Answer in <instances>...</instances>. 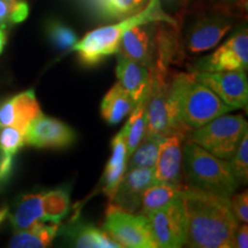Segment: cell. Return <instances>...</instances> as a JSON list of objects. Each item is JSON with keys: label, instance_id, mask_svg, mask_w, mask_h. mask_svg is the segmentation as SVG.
<instances>
[{"label": "cell", "instance_id": "cell-1", "mask_svg": "<svg viewBox=\"0 0 248 248\" xmlns=\"http://www.w3.org/2000/svg\"><path fill=\"white\" fill-rule=\"evenodd\" d=\"M182 198L186 215V246L234 247L239 222L232 213L229 198L187 187Z\"/></svg>", "mask_w": 248, "mask_h": 248}, {"label": "cell", "instance_id": "cell-2", "mask_svg": "<svg viewBox=\"0 0 248 248\" xmlns=\"http://www.w3.org/2000/svg\"><path fill=\"white\" fill-rule=\"evenodd\" d=\"M168 102L173 132L184 139L215 117L234 110L195 78L193 73L170 70Z\"/></svg>", "mask_w": 248, "mask_h": 248}, {"label": "cell", "instance_id": "cell-3", "mask_svg": "<svg viewBox=\"0 0 248 248\" xmlns=\"http://www.w3.org/2000/svg\"><path fill=\"white\" fill-rule=\"evenodd\" d=\"M146 22H167L178 27L173 18L161 11L157 0H148L147 5L139 13L122 18L120 22L99 27L90 31L71 47L78 54L79 61L85 66H95L107 57L119 52L123 33L130 28Z\"/></svg>", "mask_w": 248, "mask_h": 248}, {"label": "cell", "instance_id": "cell-4", "mask_svg": "<svg viewBox=\"0 0 248 248\" xmlns=\"http://www.w3.org/2000/svg\"><path fill=\"white\" fill-rule=\"evenodd\" d=\"M183 142V182L186 187L230 198L240 185L230 162L203 150L191 139L186 138Z\"/></svg>", "mask_w": 248, "mask_h": 248}, {"label": "cell", "instance_id": "cell-5", "mask_svg": "<svg viewBox=\"0 0 248 248\" xmlns=\"http://www.w3.org/2000/svg\"><path fill=\"white\" fill-rule=\"evenodd\" d=\"M237 18L208 9H194L179 33V51L185 57L210 51L232 30Z\"/></svg>", "mask_w": 248, "mask_h": 248}, {"label": "cell", "instance_id": "cell-6", "mask_svg": "<svg viewBox=\"0 0 248 248\" xmlns=\"http://www.w3.org/2000/svg\"><path fill=\"white\" fill-rule=\"evenodd\" d=\"M245 132L247 122L243 116L223 114L191 131L187 138L219 159L230 161Z\"/></svg>", "mask_w": 248, "mask_h": 248}, {"label": "cell", "instance_id": "cell-7", "mask_svg": "<svg viewBox=\"0 0 248 248\" xmlns=\"http://www.w3.org/2000/svg\"><path fill=\"white\" fill-rule=\"evenodd\" d=\"M104 230L108 235L125 248H156L150 221L142 214L125 212L110 204L107 209Z\"/></svg>", "mask_w": 248, "mask_h": 248}, {"label": "cell", "instance_id": "cell-8", "mask_svg": "<svg viewBox=\"0 0 248 248\" xmlns=\"http://www.w3.org/2000/svg\"><path fill=\"white\" fill-rule=\"evenodd\" d=\"M151 85L146 98V131L145 136L167 138L176 136L170 121L168 102L169 67L155 64L150 69Z\"/></svg>", "mask_w": 248, "mask_h": 248}, {"label": "cell", "instance_id": "cell-9", "mask_svg": "<svg viewBox=\"0 0 248 248\" xmlns=\"http://www.w3.org/2000/svg\"><path fill=\"white\" fill-rule=\"evenodd\" d=\"M145 216H147L150 221L152 233L157 247L178 248L184 246L186 215L182 197Z\"/></svg>", "mask_w": 248, "mask_h": 248}, {"label": "cell", "instance_id": "cell-10", "mask_svg": "<svg viewBox=\"0 0 248 248\" xmlns=\"http://www.w3.org/2000/svg\"><path fill=\"white\" fill-rule=\"evenodd\" d=\"M248 68L247 26H240L215 52L197 61L192 71L246 70Z\"/></svg>", "mask_w": 248, "mask_h": 248}, {"label": "cell", "instance_id": "cell-11", "mask_svg": "<svg viewBox=\"0 0 248 248\" xmlns=\"http://www.w3.org/2000/svg\"><path fill=\"white\" fill-rule=\"evenodd\" d=\"M195 78L212 90L233 109H247L248 82L246 70L192 71Z\"/></svg>", "mask_w": 248, "mask_h": 248}, {"label": "cell", "instance_id": "cell-12", "mask_svg": "<svg viewBox=\"0 0 248 248\" xmlns=\"http://www.w3.org/2000/svg\"><path fill=\"white\" fill-rule=\"evenodd\" d=\"M76 132L69 125L44 114L33 120L24 131L26 144L37 148H67L76 141Z\"/></svg>", "mask_w": 248, "mask_h": 248}, {"label": "cell", "instance_id": "cell-13", "mask_svg": "<svg viewBox=\"0 0 248 248\" xmlns=\"http://www.w3.org/2000/svg\"><path fill=\"white\" fill-rule=\"evenodd\" d=\"M156 51V22L140 23L123 33L119 53L152 69Z\"/></svg>", "mask_w": 248, "mask_h": 248}, {"label": "cell", "instance_id": "cell-14", "mask_svg": "<svg viewBox=\"0 0 248 248\" xmlns=\"http://www.w3.org/2000/svg\"><path fill=\"white\" fill-rule=\"evenodd\" d=\"M155 183L154 168L126 169L116 193L111 199L113 204L125 212L135 213L140 207L142 192Z\"/></svg>", "mask_w": 248, "mask_h": 248}, {"label": "cell", "instance_id": "cell-15", "mask_svg": "<svg viewBox=\"0 0 248 248\" xmlns=\"http://www.w3.org/2000/svg\"><path fill=\"white\" fill-rule=\"evenodd\" d=\"M183 141L184 138L179 136H170L161 141L154 166L156 183L185 185L182 179Z\"/></svg>", "mask_w": 248, "mask_h": 248}, {"label": "cell", "instance_id": "cell-16", "mask_svg": "<svg viewBox=\"0 0 248 248\" xmlns=\"http://www.w3.org/2000/svg\"><path fill=\"white\" fill-rule=\"evenodd\" d=\"M116 76L121 86L138 104L147 95L151 85V71L138 62L130 60L117 52Z\"/></svg>", "mask_w": 248, "mask_h": 248}, {"label": "cell", "instance_id": "cell-17", "mask_svg": "<svg viewBox=\"0 0 248 248\" xmlns=\"http://www.w3.org/2000/svg\"><path fill=\"white\" fill-rule=\"evenodd\" d=\"M60 223L45 224L38 221L30 228L22 231H16L9 241L8 246L13 248H44L48 247L57 237Z\"/></svg>", "mask_w": 248, "mask_h": 248}, {"label": "cell", "instance_id": "cell-18", "mask_svg": "<svg viewBox=\"0 0 248 248\" xmlns=\"http://www.w3.org/2000/svg\"><path fill=\"white\" fill-rule=\"evenodd\" d=\"M131 95L116 83L106 93L101 102V115L108 124H119L124 117L128 116L136 106Z\"/></svg>", "mask_w": 248, "mask_h": 248}, {"label": "cell", "instance_id": "cell-19", "mask_svg": "<svg viewBox=\"0 0 248 248\" xmlns=\"http://www.w3.org/2000/svg\"><path fill=\"white\" fill-rule=\"evenodd\" d=\"M8 216L15 232L26 230L38 221L43 222V193H29L21 197L14 212L8 213Z\"/></svg>", "mask_w": 248, "mask_h": 248}, {"label": "cell", "instance_id": "cell-20", "mask_svg": "<svg viewBox=\"0 0 248 248\" xmlns=\"http://www.w3.org/2000/svg\"><path fill=\"white\" fill-rule=\"evenodd\" d=\"M66 234L73 246L78 248H121L105 230L88 223H76L71 225Z\"/></svg>", "mask_w": 248, "mask_h": 248}, {"label": "cell", "instance_id": "cell-21", "mask_svg": "<svg viewBox=\"0 0 248 248\" xmlns=\"http://www.w3.org/2000/svg\"><path fill=\"white\" fill-rule=\"evenodd\" d=\"M186 188L185 185L171 184V183H155L148 186L142 192L140 207L142 215H147L151 212L161 208L164 204L182 197Z\"/></svg>", "mask_w": 248, "mask_h": 248}, {"label": "cell", "instance_id": "cell-22", "mask_svg": "<svg viewBox=\"0 0 248 248\" xmlns=\"http://www.w3.org/2000/svg\"><path fill=\"white\" fill-rule=\"evenodd\" d=\"M9 102H11L12 114L14 117L13 126L21 130L23 133L27 126L43 114L33 90L18 93L14 97L9 98Z\"/></svg>", "mask_w": 248, "mask_h": 248}, {"label": "cell", "instance_id": "cell-23", "mask_svg": "<svg viewBox=\"0 0 248 248\" xmlns=\"http://www.w3.org/2000/svg\"><path fill=\"white\" fill-rule=\"evenodd\" d=\"M70 210V194L67 187L43 192V222L60 223Z\"/></svg>", "mask_w": 248, "mask_h": 248}, {"label": "cell", "instance_id": "cell-24", "mask_svg": "<svg viewBox=\"0 0 248 248\" xmlns=\"http://www.w3.org/2000/svg\"><path fill=\"white\" fill-rule=\"evenodd\" d=\"M146 98L147 95H145L136 105L131 111V116L123 128L128 159L136 150V147L138 146L139 142L141 141V139L144 138L145 131H146Z\"/></svg>", "mask_w": 248, "mask_h": 248}, {"label": "cell", "instance_id": "cell-25", "mask_svg": "<svg viewBox=\"0 0 248 248\" xmlns=\"http://www.w3.org/2000/svg\"><path fill=\"white\" fill-rule=\"evenodd\" d=\"M97 11L105 17L122 20L139 13L148 0H91Z\"/></svg>", "mask_w": 248, "mask_h": 248}, {"label": "cell", "instance_id": "cell-26", "mask_svg": "<svg viewBox=\"0 0 248 248\" xmlns=\"http://www.w3.org/2000/svg\"><path fill=\"white\" fill-rule=\"evenodd\" d=\"M163 138L144 136L141 141L130 155L126 169L130 168H154L156 162L157 152Z\"/></svg>", "mask_w": 248, "mask_h": 248}, {"label": "cell", "instance_id": "cell-27", "mask_svg": "<svg viewBox=\"0 0 248 248\" xmlns=\"http://www.w3.org/2000/svg\"><path fill=\"white\" fill-rule=\"evenodd\" d=\"M248 0H198L194 9H208L234 18L246 17Z\"/></svg>", "mask_w": 248, "mask_h": 248}, {"label": "cell", "instance_id": "cell-28", "mask_svg": "<svg viewBox=\"0 0 248 248\" xmlns=\"http://www.w3.org/2000/svg\"><path fill=\"white\" fill-rule=\"evenodd\" d=\"M46 33L51 44L60 51L69 49L76 44L78 37L73 28L61 21H49L46 27Z\"/></svg>", "mask_w": 248, "mask_h": 248}, {"label": "cell", "instance_id": "cell-29", "mask_svg": "<svg viewBox=\"0 0 248 248\" xmlns=\"http://www.w3.org/2000/svg\"><path fill=\"white\" fill-rule=\"evenodd\" d=\"M30 8L26 0H0V24L13 26L27 20Z\"/></svg>", "mask_w": 248, "mask_h": 248}, {"label": "cell", "instance_id": "cell-30", "mask_svg": "<svg viewBox=\"0 0 248 248\" xmlns=\"http://www.w3.org/2000/svg\"><path fill=\"white\" fill-rule=\"evenodd\" d=\"M233 175L239 184H247L248 182V132H245L240 139L233 156L229 161Z\"/></svg>", "mask_w": 248, "mask_h": 248}, {"label": "cell", "instance_id": "cell-31", "mask_svg": "<svg viewBox=\"0 0 248 248\" xmlns=\"http://www.w3.org/2000/svg\"><path fill=\"white\" fill-rule=\"evenodd\" d=\"M24 145V133L21 130L14 126H0V152L15 155Z\"/></svg>", "mask_w": 248, "mask_h": 248}, {"label": "cell", "instance_id": "cell-32", "mask_svg": "<svg viewBox=\"0 0 248 248\" xmlns=\"http://www.w3.org/2000/svg\"><path fill=\"white\" fill-rule=\"evenodd\" d=\"M124 163H128V151H126L125 136H124L122 129L111 141V154L106 168H113V167L121 166Z\"/></svg>", "mask_w": 248, "mask_h": 248}, {"label": "cell", "instance_id": "cell-33", "mask_svg": "<svg viewBox=\"0 0 248 248\" xmlns=\"http://www.w3.org/2000/svg\"><path fill=\"white\" fill-rule=\"evenodd\" d=\"M157 1L161 11L179 23V21L182 22L185 14L187 13L188 5L191 4L192 0H157Z\"/></svg>", "mask_w": 248, "mask_h": 248}, {"label": "cell", "instance_id": "cell-34", "mask_svg": "<svg viewBox=\"0 0 248 248\" xmlns=\"http://www.w3.org/2000/svg\"><path fill=\"white\" fill-rule=\"evenodd\" d=\"M230 201V207L232 213L238 219L239 223H245L247 224L248 222V193L247 191L241 192L238 194H232L229 198Z\"/></svg>", "mask_w": 248, "mask_h": 248}, {"label": "cell", "instance_id": "cell-35", "mask_svg": "<svg viewBox=\"0 0 248 248\" xmlns=\"http://www.w3.org/2000/svg\"><path fill=\"white\" fill-rule=\"evenodd\" d=\"M14 155L0 152V192L13 175Z\"/></svg>", "mask_w": 248, "mask_h": 248}, {"label": "cell", "instance_id": "cell-36", "mask_svg": "<svg viewBox=\"0 0 248 248\" xmlns=\"http://www.w3.org/2000/svg\"><path fill=\"white\" fill-rule=\"evenodd\" d=\"M234 247H238V248L248 247V228H247V224H245V223H241V225L238 226L237 231H235Z\"/></svg>", "mask_w": 248, "mask_h": 248}, {"label": "cell", "instance_id": "cell-37", "mask_svg": "<svg viewBox=\"0 0 248 248\" xmlns=\"http://www.w3.org/2000/svg\"><path fill=\"white\" fill-rule=\"evenodd\" d=\"M6 26L4 24H0V54L4 52V48L7 43V32H6Z\"/></svg>", "mask_w": 248, "mask_h": 248}, {"label": "cell", "instance_id": "cell-38", "mask_svg": "<svg viewBox=\"0 0 248 248\" xmlns=\"http://www.w3.org/2000/svg\"><path fill=\"white\" fill-rule=\"evenodd\" d=\"M8 213H9L8 207H1V208H0V224L5 221L6 217L8 216Z\"/></svg>", "mask_w": 248, "mask_h": 248}]
</instances>
